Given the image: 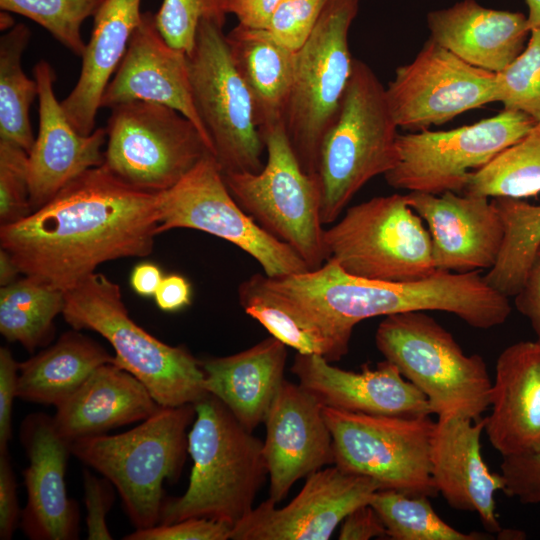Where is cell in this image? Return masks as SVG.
Here are the masks:
<instances>
[{
    "label": "cell",
    "mask_w": 540,
    "mask_h": 540,
    "mask_svg": "<svg viewBox=\"0 0 540 540\" xmlns=\"http://www.w3.org/2000/svg\"><path fill=\"white\" fill-rule=\"evenodd\" d=\"M157 227V193L101 165L25 218L1 225L0 245L22 275L65 292L105 262L150 255Z\"/></svg>",
    "instance_id": "cell-1"
},
{
    "label": "cell",
    "mask_w": 540,
    "mask_h": 540,
    "mask_svg": "<svg viewBox=\"0 0 540 540\" xmlns=\"http://www.w3.org/2000/svg\"><path fill=\"white\" fill-rule=\"evenodd\" d=\"M265 281L350 332L363 320L412 311L451 313L476 329L499 326L511 313L508 297L488 285L480 271L437 269L420 280L388 282L350 275L328 259L317 269L265 275Z\"/></svg>",
    "instance_id": "cell-2"
},
{
    "label": "cell",
    "mask_w": 540,
    "mask_h": 540,
    "mask_svg": "<svg viewBox=\"0 0 540 540\" xmlns=\"http://www.w3.org/2000/svg\"><path fill=\"white\" fill-rule=\"evenodd\" d=\"M194 406L189 484L182 496L164 500L158 524L204 517L234 527L253 509L268 475L263 442L215 396L208 393Z\"/></svg>",
    "instance_id": "cell-3"
},
{
    "label": "cell",
    "mask_w": 540,
    "mask_h": 540,
    "mask_svg": "<svg viewBox=\"0 0 540 540\" xmlns=\"http://www.w3.org/2000/svg\"><path fill=\"white\" fill-rule=\"evenodd\" d=\"M62 315L73 329L104 337L115 351V364L139 379L161 407L194 404L208 394L200 360L137 325L119 285L104 274L94 272L65 291Z\"/></svg>",
    "instance_id": "cell-4"
},
{
    "label": "cell",
    "mask_w": 540,
    "mask_h": 540,
    "mask_svg": "<svg viewBox=\"0 0 540 540\" xmlns=\"http://www.w3.org/2000/svg\"><path fill=\"white\" fill-rule=\"evenodd\" d=\"M194 404L160 407L133 429L70 443L73 456L108 479L135 529L159 523L163 483L176 481L188 453Z\"/></svg>",
    "instance_id": "cell-5"
},
{
    "label": "cell",
    "mask_w": 540,
    "mask_h": 540,
    "mask_svg": "<svg viewBox=\"0 0 540 540\" xmlns=\"http://www.w3.org/2000/svg\"><path fill=\"white\" fill-rule=\"evenodd\" d=\"M398 128L386 87L365 62L354 59L338 117L319 154L323 225L336 222L366 183L395 166Z\"/></svg>",
    "instance_id": "cell-6"
},
{
    "label": "cell",
    "mask_w": 540,
    "mask_h": 540,
    "mask_svg": "<svg viewBox=\"0 0 540 540\" xmlns=\"http://www.w3.org/2000/svg\"><path fill=\"white\" fill-rule=\"evenodd\" d=\"M375 344L425 395L438 418L478 420L490 408L492 380L484 359L466 355L452 334L424 311L385 316Z\"/></svg>",
    "instance_id": "cell-7"
},
{
    "label": "cell",
    "mask_w": 540,
    "mask_h": 540,
    "mask_svg": "<svg viewBox=\"0 0 540 540\" xmlns=\"http://www.w3.org/2000/svg\"><path fill=\"white\" fill-rule=\"evenodd\" d=\"M260 133L267 153L262 169L223 173L225 183L260 227L290 246L309 270L317 269L328 260L318 176L302 168L284 121L264 126Z\"/></svg>",
    "instance_id": "cell-8"
},
{
    "label": "cell",
    "mask_w": 540,
    "mask_h": 540,
    "mask_svg": "<svg viewBox=\"0 0 540 540\" xmlns=\"http://www.w3.org/2000/svg\"><path fill=\"white\" fill-rule=\"evenodd\" d=\"M359 1L328 0L297 50L284 126L302 168L312 175H317L322 142L338 117L352 73L348 37Z\"/></svg>",
    "instance_id": "cell-9"
},
{
    "label": "cell",
    "mask_w": 540,
    "mask_h": 540,
    "mask_svg": "<svg viewBox=\"0 0 540 540\" xmlns=\"http://www.w3.org/2000/svg\"><path fill=\"white\" fill-rule=\"evenodd\" d=\"M324 243L328 259L364 279L409 282L437 270L428 229L401 194L373 197L347 208L325 230Z\"/></svg>",
    "instance_id": "cell-10"
},
{
    "label": "cell",
    "mask_w": 540,
    "mask_h": 540,
    "mask_svg": "<svg viewBox=\"0 0 540 540\" xmlns=\"http://www.w3.org/2000/svg\"><path fill=\"white\" fill-rule=\"evenodd\" d=\"M110 110L103 165L132 187L168 190L213 154L193 122L171 107L131 101Z\"/></svg>",
    "instance_id": "cell-11"
},
{
    "label": "cell",
    "mask_w": 540,
    "mask_h": 540,
    "mask_svg": "<svg viewBox=\"0 0 540 540\" xmlns=\"http://www.w3.org/2000/svg\"><path fill=\"white\" fill-rule=\"evenodd\" d=\"M323 413L340 470L369 477L380 489L438 495L430 461L436 422L430 416L368 415L326 406Z\"/></svg>",
    "instance_id": "cell-12"
},
{
    "label": "cell",
    "mask_w": 540,
    "mask_h": 540,
    "mask_svg": "<svg viewBox=\"0 0 540 540\" xmlns=\"http://www.w3.org/2000/svg\"><path fill=\"white\" fill-rule=\"evenodd\" d=\"M188 62L194 103L222 173L259 172L265 145L255 104L233 64L223 27L202 20Z\"/></svg>",
    "instance_id": "cell-13"
},
{
    "label": "cell",
    "mask_w": 540,
    "mask_h": 540,
    "mask_svg": "<svg viewBox=\"0 0 540 540\" xmlns=\"http://www.w3.org/2000/svg\"><path fill=\"white\" fill-rule=\"evenodd\" d=\"M535 123L522 112L504 109L451 130L399 134L398 159L385 180L393 188L409 192L463 193L472 172L520 140Z\"/></svg>",
    "instance_id": "cell-14"
},
{
    "label": "cell",
    "mask_w": 540,
    "mask_h": 540,
    "mask_svg": "<svg viewBox=\"0 0 540 540\" xmlns=\"http://www.w3.org/2000/svg\"><path fill=\"white\" fill-rule=\"evenodd\" d=\"M157 233L188 228L226 240L254 258L268 277L309 270L287 244L260 227L230 193L213 154L168 190L157 193Z\"/></svg>",
    "instance_id": "cell-15"
},
{
    "label": "cell",
    "mask_w": 540,
    "mask_h": 540,
    "mask_svg": "<svg viewBox=\"0 0 540 540\" xmlns=\"http://www.w3.org/2000/svg\"><path fill=\"white\" fill-rule=\"evenodd\" d=\"M386 94L398 127L422 131L496 102V73L429 38L411 62L396 68Z\"/></svg>",
    "instance_id": "cell-16"
},
{
    "label": "cell",
    "mask_w": 540,
    "mask_h": 540,
    "mask_svg": "<svg viewBox=\"0 0 540 540\" xmlns=\"http://www.w3.org/2000/svg\"><path fill=\"white\" fill-rule=\"evenodd\" d=\"M380 485L337 466L307 476L295 498L282 508L269 499L232 529V540H328L345 517L369 504Z\"/></svg>",
    "instance_id": "cell-17"
},
{
    "label": "cell",
    "mask_w": 540,
    "mask_h": 540,
    "mask_svg": "<svg viewBox=\"0 0 540 540\" xmlns=\"http://www.w3.org/2000/svg\"><path fill=\"white\" fill-rule=\"evenodd\" d=\"M405 199L428 227L436 269L465 273L494 266L504 227L492 200L452 191H411Z\"/></svg>",
    "instance_id": "cell-18"
},
{
    "label": "cell",
    "mask_w": 540,
    "mask_h": 540,
    "mask_svg": "<svg viewBox=\"0 0 540 540\" xmlns=\"http://www.w3.org/2000/svg\"><path fill=\"white\" fill-rule=\"evenodd\" d=\"M323 407L299 383L285 379L269 408L263 454L270 480L268 499L275 504L300 478L334 464Z\"/></svg>",
    "instance_id": "cell-19"
},
{
    "label": "cell",
    "mask_w": 540,
    "mask_h": 540,
    "mask_svg": "<svg viewBox=\"0 0 540 540\" xmlns=\"http://www.w3.org/2000/svg\"><path fill=\"white\" fill-rule=\"evenodd\" d=\"M131 101L157 103L179 111L193 122L213 150L194 103L188 54L167 43L151 11L142 13L141 22L104 89L100 108L111 109Z\"/></svg>",
    "instance_id": "cell-20"
},
{
    "label": "cell",
    "mask_w": 540,
    "mask_h": 540,
    "mask_svg": "<svg viewBox=\"0 0 540 540\" xmlns=\"http://www.w3.org/2000/svg\"><path fill=\"white\" fill-rule=\"evenodd\" d=\"M38 85L39 129L28 153L32 212L85 171L103 165L105 128L80 133L67 118L54 91L56 73L45 60L33 68Z\"/></svg>",
    "instance_id": "cell-21"
},
{
    "label": "cell",
    "mask_w": 540,
    "mask_h": 540,
    "mask_svg": "<svg viewBox=\"0 0 540 540\" xmlns=\"http://www.w3.org/2000/svg\"><path fill=\"white\" fill-rule=\"evenodd\" d=\"M19 437L29 462L23 471L27 500L20 528L32 540L78 539L79 508L68 497L65 485L70 443L44 413L27 415Z\"/></svg>",
    "instance_id": "cell-22"
},
{
    "label": "cell",
    "mask_w": 540,
    "mask_h": 540,
    "mask_svg": "<svg viewBox=\"0 0 540 540\" xmlns=\"http://www.w3.org/2000/svg\"><path fill=\"white\" fill-rule=\"evenodd\" d=\"M291 372L326 407L368 415H432L425 395L387 360L353 372L333 366L319 355L297 352Z\"/></svg>",
    "instance_id": "cell-23"
},
{
    "label": "cell",
    "mask_w": 540,
    "mask_h": 540,
    "mask_svg": "<svg viewBox=\"0 0 540 540\" xmlns=\"http://www.w3.org/2000/svg\"><path fill=\"white\" fill-rule=\"evenodd\" d=\"M485 417L438 418L431 445V475L438 494L454 509L475 512L484 528L500 533L495 495L504 491L501 473L492 472L481 453Z\"/></svg>",
    "instance_id": "cell-24"
},
{
    "label": "cell",
    "mask_w": 540,
    "mask_h": 540,
    "mask_svg": "<svg viewBox=\"0 0 540 540\" xmlns=\"http://www.w3.org/2000/svg\"><path fill=\"white\" fill-rule=\"evenodd\" d=\"M485 432L502 457L540 451V342L519 341L499 355Z\"/></svg>",
    "instance_id": "cell-25"
},
{
    "label": "cell",
    "mask_w": 540,
    "mask_h": 540,
    "mask_svg": "<svg viewBox=\"0 0 540 540\" xmlns=\"http://www.w3.org/2000/svg\"><path fill=\"white\" fill-rule=\"evenodd\" d=\"M430 39L475 67L505 69L525 48L527 16L463 0L427 15Z\"/></svg>",
    "instance_id": "cell-26"
},
{
    "label": "cell",
    "mask_w": 540,
    "mask_h": 540,
    "mask_svg": "<svg viewBox=\"0 0 540 540\" xmlns=\"http://www.w3.org/2000/svg\"><path fill=\"white\" fill-rule=\"evenodd\" d=\"M160 407L133 374L115 363H106L56 407L52 418L57 433L72 443L143 421Z\"/></svg>",
    "instance_id": "cell-27"
},
{
    "label": "cell",
    "mask_w": 540,
    "mask_h": 540,
    "mask_svg": "<svg viewBox=\"0 0 540 540\" xmlns=\"http://www.w3.org/2000/svg\"><path fill=\"white\" fill-rule=\"evenodd\" d=\"M287 345L270 336L239 353L200 361L205 391L249 431L264 423L284 378Z\"/></svg>",
    "instance_id": "cell-28"
},
{
    "label": "cell",
    "mask_w": 540,
    "mask_h": 540,
    "mask_svg": "<svg viewBox=\"0 0 540 540\" xmlns=\"http://www.w3.org/2000/svg\"><path fill=\"white\" fill-rule=\"evenodd\" d=\"M141 0H104L95 14L91 36L82 55L79 78L61 101L72 125L82 134L95 130L104 89L118 68L141 22Z\"/></svg>",
    "instance_id": "cell-29"
},
{
    "label": "cell",
    "mask_w": 540,
    "mask_h": 540,
    "mask_svg": "<svg viewBox=\"0 0 540 540\" xmlns=\"http://www.w3.org/2000/svg\"><path fill=\"white\" fill-rule=\"evenodd\" d=\"M238 298L246 314L298 353L319 355L333 362L349 351L353 332L274 290L266 283L264 274L244 280L239 285Z\"/></svg>",
    "instance_id": "cell-30"
},
{
    "label": "cell",
    "mask_w": 540,
    "mask_h": 540,
    "mask_svg": "<svg viewBox=\"0 0 540 540\" xmlns=\"http://www.w3.org/2000/svg\"><path fill=\"white\" fill-rule=\"evenodd\" d=\"M226 42L233 64L253 97L259 130L284 121L297 51L276 42L264 29L239 24L226 35Z\"/></svg>",
    "instance_id": "cell-31"
},
{
    "label": "cell",
    "mask_w": 540,
    "mask_h": 540,
    "mask_svg": "<svg viewBox=\"0 0 540 540\" xmlns=\"http://www.w3.org/2000/svg\"><path fill=\"white\" fill-rule=\"evenodd\" d=\"M115 357L78 330L65 332L52 346L19 363L17 397L57 407L99 366Z\"/></svg>",
    "instance_id": "cell-32"
},
{
    "label": "cell",
    "mask_w": 540,
    "mask_h": 540,
    "mask_svg": "<svg viewBox=\"0 0 540 540\" xmlns=\"http://www.w3.org/2000/svg\"><path fill=\"white\" fill-rule=\"evenodd\" d=\"M64 292L24 276L0 289V332L32 352L53 336Z\"/></svg>",
    "instance_id": "cell-33"
},
{
    "label": "cell",
    "mask_w": 540,
    "mask_h": 540,
    "mask_svg": "<svg viewBox=\"0 0 540 540\" xmlns=\"http://www.w3.org/2000/svg\"><path fill=\"white\" fill-rule=\"evenodd\" d=\"M31 37L29 28L16 24L0 38V139L16 143L28 153L35 137L30 107L38 85L22 67V56Z\"/></svg>",
    "instance_id": "cell-34"
},
{
    "label": "cell",
    "mask_w": 540,
    "mask_h": 540,
    "mask_svg": "<svg viewBox=\"0 0 540 540\" xmlns=\"http://www.w3.org/2000/svg\"><path fill=\"white\" fill-rule=\"evenodd\" d=\"M492 202L503 223L504 239L498 259L484 279L503 295L514 297L540 245V205L510 197H495Z\"/></svg>",
    "instance_id": "cell-35"
},
{
    "label": "cell",
    "mask_w": 540,
    "mask_h": 540,
    "mask_svg": "<svg viewBox=\"0 0 540 540\" xmlns=\"http://www.w3.org/2000/svg\"><path fill=\"white\" fill-rule=\"evenodd\" d=\"M465 194L523 199L540 193V122L484 167L472 172Z\"/></svg>",
    "instance_id": "cell-36"
},
{
    "label": "cell",
    "mask_w": 540,
    "mask_h": 540,
    "mask_svg": "<svg viewBox=\"0 0 540 540\" xmlns=\"http://www.w3.org/2000/svg\"><path fill=\"white\" fill-rule=\"evenodd\" d=\"M369 504L385 525L393 540H482L486 534L465 533L447 524L435 512L426 496H411L380 489Z\"/></svg>",
    "instance_id": "cell-37"
},
{
    "label": "cell",
    "mask_w": 540,
    "mask_h": 540,
    "mask_svg": "<svg viewBox=\"0 0 540 540\" xmlns=\"http://www.w3.org/2000/svg\"><path fill=\"white\" fill-rule=\"evenodd\" d=\"M104 0H0L1 11L22 15L46 29L76 56L86 48L82 24L94 17Z\"/></svg>",
    "instance_id": "cell-38"
},
{
    "label": "cell",
    "mask_w": 540,
    "mask_h": 540,
    "mask_svg": "<svg viewBox=\"0 0 540 540\" xmlns=\"http://www.w3.org/2000/svg\"><path fill=\"white\" fill-rule=\"evenodd\" d=\"M496 102L540 122V28L530 31L523 51L496 73Z\"/></svg>",
    "instance_id": "cell-39"
},
{
    "label": "cell",
    "mask_w": 540,
    "mask_h": 540,
    "mask_svg": "<svg viewBox=\"0 0 540 540\" xmlns=\"http://www.w3.org/2000/svg\"><path fill=\"white\" fill-rule=\"evenodd\" d=\"M227 5L228 0H163L155 23L168 44L189 54L202 20L224 27Z\"/></svg>",
    "instance_id": "cell-40"
},
{
    "label": "cell",
    "mask_w": 540,
    "mask_h": 540,
    "mask_svg": "<svg viewBox=\"0 0 540 540\" xmlns=\"http://www.w3.org/2000/svg\"><path fill=\"white\" fill-rule=\"evenodd\" d=\"M30 213L28 152L0 139V225L15 223Z\"/></svg>",
    "instance_id": "cell-41"
},
{
    "label": "cell",
    "mask_w": 540,
    "mask_h": 540,
    "mask_svg": "<svg viewBox=\"0 0 540 540\" xmlns=\"http://www.w3.org/2000/svg\"><path fill=\"white\" fill-rule=\"evenodd\" d=\"M328 0H281L264 29L276 42L297 51L312 33Z\"/></svg>",
    "instance_id": "cell-42"
},
{
    "label": "cell",
    "mask_w": 540,
    "mask_h": 540,
    "mask_svg": "<svg viewBox=\"0 0 540 540\" xmlns=\"http://www.w3.org/2000/svg\"><path fill=\"white\" fill-rule=\"evenodd\" d=\"M233 526L211 518H188L171 524L135 529L125 540H227Z\"/></svg>",
    "instance_id": "cell-43"
},
{
    "label": "cell",
    "mask_w": 540,
    "mask_h": 540,
    "mask_svg": "<svg viewBox=\"0 0 540 540\" xmlns=\"http://www.w3.org/2000/svg\"><path fill=\"white\" fill-rule=\"evenodd\" d=\"M504 493L523 504L540 505V451L503 457Z\"/></svg>",
    "instance_id": "cell-44"
},
{
    "label": "cell",
    "mask_w": 540,
    "mask_h": 540,
    "mask_svg": "<svg viewBox=\"0 0 540 540\" xmlns=\"http://www.w3.org/2000/svg\"><path fill=\"white\" fill-rule=\"evenodd\" d=\"M84 501L87 510L86 525L89 540H111L113 537L106 523V516L115 496L113 484L83 471Z\"/></svg>",
    "instance_id": "cell-45"
},
{
    "label": "cell",
    "mask_w": 540,
    "mask_h": 540,
    "mask_svg": "<svg viewBox=\"0 0 540 540\" xmlns=\"http://www.w3.org/2000/svg\"><path fill=\"white\" fill-rule=\"evenodd\" d=\"M19 363L6 347L0 348V453L8 451L14 398L17 397Z\"/></svg>",
    "instance_id": "cell-46"
},
{
    "label": "cell",
    "mask_w": 540,
    "mask_h": 540,
    "mask_svg": "<svg viewBox=\"0 0 540 540\" xmlns=\"http://www.w3.org/2000/svg\"><path fill=\"white\" fill-rule=\"evenodd\" d=\"M16 478L8 451L0 453V539H12L20 523L21 511L16 493Z\"/></svg>",
    "instance_id": "cell-47"
},
{
    "label": "cell",
    "mask_w": 540,
    "mask_h": 540,
    "mask_svg": "<svg viewBox=\"0 0 540 540\" xmlns=\"http://www.w3.org/2000/svg\"><path fill=\"white\" fill-rule=\"evenodd\" d=\"M514 301L516 309L529 320L536 340L540 342V245Z\"/></svg>",
    "instance_id": "cell-48"
},
{
    "label": "cell",
    "mask_w": 540,
    "mask_h": 540,
    "mask_svg": "<svg viewBox=\"0 0 540 540\" xmlns=\"http://www.w3.org/2000/svg\"><path fill=\"white\" fill-rule=\"evenodd\" d=\"M387 532L378 513L370 504L357 507L342 522L340 540H369L385 538Z\"/></svg>",
    "instance_id": "cell-49"
},
{
    "label": "cell",
    "mask_w": 540,
    "mask_h": 540,
    "mask_svg": "<svg viewBox=\"0 0 540 540\" xmlns=\"http://www.w3.org/2000/svg\"><path fill=\"white\" fill-rule=\"evenodd\" d=\"M281 0H228V13L247 28L265 29Z\"/></svg>",
    "instance_id": "cell-50"
},
{
    "label": "cell",
    "mask_w": 540,
    "mask_h": 540,
    "mask_svg": "<svg viewBox=\"0 0 540 540\" xmlns=\"http://www.w3.org/2000/svg\"><path fill=\"white\" fill-rule=\"evenodd\" d=\"M154 298L159 309L175 312L190 304L191 286L181 275L164 276L157 288Z\"/></svg>",
    "instance_id": "cell-51"
},
{
    "label": "cell",
    "mask_w": 540,
    "mask_h": 540,
    "mask_svg": "<svg viewBox=\"0 0 540 540\" xmlns=\"http://www.w3.org/2000/svg\"><path fill=\"white\" fill-rule=\"evenodd\" d=\"M163 277L162 271L158 265L150 262H143L133 268L130 276V285L140 296H154Z\"/></svg>",
    "instance_id": "cell-52"
},
{
    "label": "cell",
    "mask_w": 540,
    "mask_h": 540,
    "mask_svg": "<svg viewBox=\"0 0 540 540\" xmlns=\"http://www.w3.org/2000/svg\"><path fill=\"white\" fill-rule=\"evenodd\" d=\"M21 271L8 251L0 249V285L6 286L18 279Z\"/></svg>",
    "instance_id": "cell-53"
},
{
    "label": "cell",
    "mask_w": 540,
    "mask_h": 540,
    "mask_svg": "<svg viewBox=\"0 0 540 540\" xmlns=\"http://www.w3.org/2000/svg\"><path fill=\"white\" fill-rule=\"evenodd\" d=\"M530 30L540 28V0H526Z\"/></svg>",
    "instance_id": "cell-54"
},
{
    "label": "cell",
    "mask_w": 540,
    "mask_h": 540,
    "mask_svg": "<svg viewBox=\"0 0 540 540\" xmlns=\"http://www.w3.org/2000/svg\"><path fill=\"white\" fill-rule=\"evenodd\" d=\"M1 30L11 29L14 26L13 19L9 12L1 11Z\"/></svg>",
    "instance_id": "cell-55"
}]
</instances>
